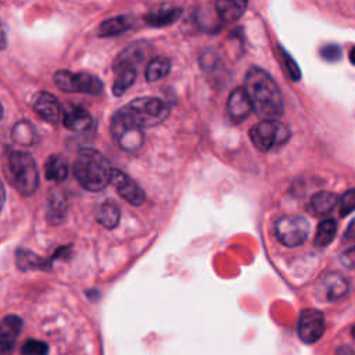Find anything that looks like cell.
<instances>
[{
	"instance_id": "obj_1",
	"label": "cell",
	"mask_w": 355,
	"mask_h": 355,
	"mask_svg": "<svg viewBox=\"0 0 355 355\" xmlns=\"http://www.w3.org/2000/svg\"><path fill=\"white\" fill-rule=\"evenodd\" d=\"M245 92L252 111L262 119H277L283 114V96L277 83L263 69L252 67L245 73Z\"/></svg>"
},
{
	"instance_id": "obj_2",
	"label": "cell",
	"mask_w": 355,
	"mask_h": 355,
	"mask_svg": "<svg viewBox=\"0 0 355 355\" xmlns=\"http://www.w3.org/2000/svg\"><path fill=\"white\" fill-rule=\"evenodd\" d=\"M111 171L107 158L94 148H82L73 162L75 178L90 191L103 190L110 183Z\"/></svg>"
},
{
	"instance_id": "obj_3",
	"label": "cell",
	"mask_w": 355,
	"mask_h": 355,
	"mask_svg": "<svg viewBox=\"0 0 355 355\" xmlns=\"http://www.w3.org/2000/svg\"><path fill=\"white\" fill-rule=\"evenodd\" d=\"M7 178L24 196H31L39 186V172L35 159L22 151H11L7 158Z\"/></svg>"
},
{
	"instance_id": "obj_4",
	"label": "cell",
	"mask_w": 355,
	"mask_h": 355,
	"mask_svg": "<svg viewBox=\"0 0 355 355\" xmlns=\"http://www.w3.org/2000/svg\"><path fill=\"white\" fill-rule=\"evenodd\" d=\"M121 111L141 129L164 122L171 111L166 101L157 97H139L121 108Z\"/></svg>"
},
{
	"instance_id": "obj_5",
	"label": "cell",
	"mask_w": 355,
	"mask_h": 355,
	"mask_svg": "<svg viewBox=\"0 0 355 355\" xmlns=\"http://www.w3.org/2000/svg\"><path fill=\"white\" fill-rule=\"evenodd\" d=\"M290 137V130L286 125L276 119H263L254 125L250 130V139L259 151H269L283 146Z\"/></svg>"
},
{
	"instance_id": "obj_6",
	"label": "cell",
	"mask_w": 355,
	"mask_h": 355,
	"mask_svg": "<svg viewBox=\"0 0 355 355\" xmlns=\"http://www.w3.org/2000/svg\"><path fill=\"white\" fill-rule=\"evenodd\" d=\"M111 135L115 143L128 153H136L144 141L143 129L132 122L121 110L111 119Z\"/></svg>"
},
{
	"instance_id": "obj_7",
	"label": "cell",
	"mask_w": 355,
	"mask_h": 355,
	"mask_svg": "<svg viewBox=\"0 0 355 355\" xmlns=\"http://www.w3.org/2000/svg\"><path fill=\"white\" fill-rule=\"evenodd\" d=\"M54 83L67 93H83L97 96L103 92V82L87 72H71L60 69L54 73Z\"/></svg>"
},
{
	"instance_id": "obj_8",
	"label": "cell",
	"mask_w": 355,
	"mask_h": 355,
	"mask_svg": "<svg viewBox=\"0 0 355 355\" xmlns=\"http://www.w3.org/2000/svg\"><path fill=\"white\" fill-rule=\"evenodd\" d=\"M309 232V223L302 216H282L275 226L276 237L286 247H298L305 243Z\"/></svg>"
},
{
	"instance_id": "obj_9",
	"label": "cell",
	"mask_w": 355,
	"mask_h": 355,
	"mask_svg": "<svg viewBox=\"0 0 355 355\" xmlns=\"http://www.w3.org/2000/svg\"><path fill=\"white\" fill-rule=\"evenodd\" d=\"M326 322L320 311L309 308L304 309L298 320V336L306 344L316 343L324 333Z\"/></svg>"
},
{
	"instance_id": "obj_10",
	"label": "cell",
	"mask_w": 355,
	"mask_h": 355,
	"mask_svg": "<svg viewBox=\"0 0 355 355\" xmlns=\"http://www.w3.org/2000/svg\"><path fill=\"white\" fill-rule=\"evenodd\" d=\"M110 183H112V186L119 193V196L129 204L139 207L146 201V194L143 189L122 171L112 169Z\"/></svg>"
},
{
	"instance_id": "obj_11",
	"label": "cell",
	"mask_w": 355,
	"mask_h": 355,
	"mask_svg": "<svg viewBox=\"0 0 355 355\" xmlns=\"http://www.w3.org/2000/svg\"><path fill=\"white\" fill-rule=\"evenodd\" d=\"M33 111L51 125H57L62 118V108L60 101L49 92H36L32 97Z\"/></svg>"
},
{
	"instance_id": "obj_12",
	"label": "cell",
	"mask_w": 355,
	"mask_h": 355,
	"mask_svg": "<svg viewBox=\"0 0 355 355\" xmlns=\"http://www.w3.org/2000/svg\"><path fill=\"white\" fill-rule=\"evenodd\" d=\"M252 111L250 97L244 87H236L226 103V116L233 123H240L248 118Z\"/></svg>"
},
{
	"instance_id": "obj_13",
	"label": "cell",
	"mask_w": 355,
	"mask_h": 355,
	"mask_svg": "<svg viewBox=\"0 0 355 355\" xmlns=\"http://www.w3.org/2000/svg\"><path fill=\"white\" fill-rule=\"evenodd\" d=\"M22 320L17 315H7L0 322V345L12 349L21 333Z\"/></svg>"
},
{
	"instance_id": "obj_14",
	"label": "cell",
	"mask_w": 355,
	"mask_h": 355,
	"mask_svg": "<svg viewBox=\"0 0 355 355\" xmlns=\"http://www.w3.org/2000/svg\"><path fill=\"white\" fill-rule=\"evenodd\" d=\"M64 126L72 132H86L90 129L93 119L83 107H73L62 116Z\"/></svg>"
},
{
	"instance_id": "obj_15",
	"label": "cell",
	"mask_w": 355,
	"mask_h": 355,
	"mask_svg": "<svg viewBox=\"0 0 355 355\" xmlns=\"http://www.w3.org/2000/svg\"><path fill=\"white\" fill-rule=\"evenodd\" d=\"M248 0H216V14L222 21L233 22L237 21L245 11Z\"/></svg>"
},
{
	"instance_id": "obj_16",
	"label": "cell",
	"mask_w": 355,
	"mask_h": 355,
	"mask_svg": "<svg viewBox=\"0 0 355 355\" xmlns=\"http://www.w3.org/2000/svg\"><path fill=\"white\" fill-rule=\"evenodd\" d=\"M182 15V8L179 7H161L153 11H148L144 15V21L150 26H166L178 21Z\"/></svg>"
},
{
	"instance_id": "obj_17",
	"label": "cell",
	"mask_w": 355,
	"mask_h": 355,
	"mask_svg": "<svg viewBox=\"0 0 355 355\" xmlns=\"http://www.w3.org/2000/svg\"><path fill=\"white\" fill-rule=\"evenodd\" d=\"M115 80L112 85V92L115 96H122L136 80V67L135 65H114Z\"/></svg>"
},
{
	"instance_id": "obj_18",
	"label": "cell",
	"mask_w": 355,
	"mask_h": 355,
	"mask_svg": "<svg viewBox=\"0 0 355 355\" xmlns=\"http://www.w3.org/2000/svg\"><path fill=\"white\" fill-rule=\"evenodd\" d=\"M17 266L22 272L35 270V269L47 270V269L51 268V261L44 259V258L39 257L37 254H33L29 250L19 248L17 251Z\"/></svg>"
},
{
	"instance_id": "obj_19",
	"label": "cell",
	"mask_w": 355,
	"mask_h": 355,
	"mask_svg": "<svg viewBox=\"0 0 355 355\" xmlns=\"http://www.w3.org/2000/svg\"><path fill=\"white\" fill-rule=\"evenodd\" d=\"M96 219L105 229H114L121 219L119 208L112 201H104L96 208Z\"/></svg>"
},
{
	"instance_id": "obj_20",
	"label": "cell",
	"mask_w": 355,
	"mask_h": 355,
	"mask_svg": "<svg viewBox=\"0 0 355 355\" xmlns=\"http://www.w3.org/2000/svg\"><path fill=\"white\" fill-rule=\"evenodd\" d=\"M133 25V18L129 15H118L110 19H105L98 26V35L100 36H115L119 33L126 32Z\"/></svg>"
},
{
	"instance_id": "obj_21",
	"label": "cell",
	"mask_w": 355,
	"mask_h": 355,
	"mask_svg": "<svg viewBox=\"0 0 355 355\" xmlns=\"http://www.w3.org/2000/svg\"><path fill=\"white\" fill-rule=\"evenodd\" d=\"M337 197L330 191H319L312 196L309 208L316 215H329L337 205Z\"/></svg>"
},
{
	"instance_id": "obj_22",
	"label": "cell",
	"mask_w": 355,
	"mask_h": 355,
	"mask_svg": "<svg viewBox=\"0 0 355 355\" xmlns=\"http://www.w3.org/2000/svg\"><path fill=\"white\" fill-rule=\"evenodd\" d=\"M11 136L12 140L21 146H33L37 139L36 129L28 119L17 122L11 130Z\"/></svg>"
},
{
	"instance_id": "obj_23",
	"label": "cell",
	"mask_w": 355,
	"mask_h": 355,
	"mask_svg": "<svg viewBox=\"0 0 355 355\" xmlns=\"http://www.w3.org/2000/svg\"><path fill=\"white\" fill-rule=\"evenodd\" d=\"M44 173L49 180L62 182L68 176V164L61 155H50L46 161Z\"/></svg>"
},
{
	"instance_id": "obj_24",
	"label": "cell",
	"mask_w": 355,
	"mask_h": 355,
	"mask_svg": "<svg viewBox=\"0 0 355 355\" xmlns=\"http://www.w3.org/2000/svg\"><path fill=\"white\" fill-rule=\"evenodd\" d=\"M337 233V222L331 218L323 219L316 230V236H315V245L316 247H327L336 237Z\"/></svg>"
},
{
	"instance_id": "obj_25",
	"label": "cell",
	"mask_w": 355,
	"mask_h": 355,
	"mask_svg": "<svg viewBox=\"0 0 355 355\" xmlns=\"http://www.w3.org/2000/svg\"><path fill=\"white\" fill-rule=\"evenodd\" d=\"M171 71V61L166 57H154L146 68V79L155 82L165 78Z\"/></svg>"
},
{
	"instance_id": "obj_26",
	"label": "cell",
	"mask_w": 355,
	"mask_h": 355,
	"mask_svg": "<svg viewBox=\"0 0 355 355\" xmlns=\"http://www.w3.org/2000/svg\"><path fill=\"white\" fill-rule=\"evenodd\" d=\"M348 280L337 273L329 275L326 277V291H327V298L331 301L340 300L348 293Z\"/></svg>"
},
{
	"instance_id": "obj_27",
	"label": "cell",
	"mask_w": 355,
	"mask_h": 355,
	"mask_svg": "<svg viewBox=\"0 0 355 355\" xmlns=\"http://www.w3.org/2000/svg\"><path fill=\"white\" fill-rule=\"evenodd\" d=\"M144 54H146V47L140 43H135V44L126 47L122 53H119L114 65L126 64V65H135L136 67V64H139L144 58Z\"/></svg>"
},
{
	"instance_id": "obj_28",
	"label": "cell",
	"mask_w": 355,
	"mask_h": 355,
	"mask_svg": "<svg viewBox=\"0 0 355 355\" xmlns=\"http://www.w3.org/2000/svg\"><path fill=\"white\" fill-rule=\"evenodd\" d=\"M65 215V202L61 197L53 196L47 205V219L51 223H58L64 219Z\"/></svg>"
},
{
	"instance_id": "obj_29",
	"label": "cell",
	"mask_w": 355,
	"mask_h": 355,
	"mask_svg": "<svg viewBox=\"0 0 355 355\" xmlns=\"http://www.w3.org/2000/svg\"><path fill=\"white\" fill-rule=\"evenodd\" d=\"M49 348L44 341L29 338L24 343L21 354L22 355H47Z\"/></svg>"
},
{
	"instance_id": "obj_30",
	"label": "cell",
	"mask_w": 355,
	"mask_h": 355,
	"mask_svg": "<svg viewBox=\"0 0 355 355\" xmlns=\"http://www.w3.org/2000/svg\"><path fill=\"white\" fill-rule=\"evenodd\" d=\"M279 50H280V54H282V60H283V62H284V65H286L287 73L290 75V79L298 80V79L301 78V71H300L297 62L294 61V58H293L284 49L280 47Z\"/></svg>"
},
{
	"instance_id": "obj_31",
	"label": "cell",
	"mask_w": 355,
	"mask_h": 355,
	"mask_svg": "<svg viewBox=\"0 0 355 355\" xmlns=\"http://www.w3.org/2000/svg\"><path fill=\"white\" fill-rule=\"evenodd\" d=\"M355 211V189H351L340 198V215L347 216Z\"/></svg>"
},
{
	"instance_id": "obj_32",
	"label": "cell",
	"mask_w": 355,
	"mask_h": 355,
	"mask_svg": "<svg viewBox=\"0 0 355 355\" xmlns=\"http://www.w3.org/2000/svg\"><path fill=\"white\" fill-rule=\"evenodd\" d=\"M320 55L330 62L338 61L341 58V49L337 44H326L320 49Z\"/></svg>"
},
{
	"instance_id": "obj_33",
	"label": "cell",
	"mask_w": 355,
	"mask_h": 355,
	"mask_svg": "<svg viewBox=\"0 0 355 355\" xmlns=\"http://www.w3.org/2000/svg\"><path fill=\"white\" fill-rule=\"evenodd\" d=\"M341 262L347 268H355V245L341 254Z\"/></svg>"
},
{
	"instance_id": "obj_34",
	"label": "cell",
	"mask_w": 355,
	"mask_h": 355,
	"mask_svg": "<svg viewBox=\"0 0 355 355\" xmlns=\"http://www.w3.org/2000/svg\"><path fill=\"white\" fill-rule=\"evenodd\" d=\"M344 239L345 240H355V218L348 225V227H347V230L344 233Z\"/></svg>"
},
{
	"instance_id": "obj_35",
	"label": "cell",
	"mask_w": 355,
	"mask_h": 355,
	"mask_svg": "<svg viewBox=\"0 0 355 355\" xmlns=\"http://www.w3.org/2000/svg\"><path fill=\"white\" fill-rule=\"evenodd\" d=\"M4 200H6V190H4V184H3L1 180H0V209L3 208Z\"/></svg>"
},
{
	"instance_id": "obj_36",
	"label": "cell",
	"mask_w": 355,
	"mask_h": 355,
	"mask_svg": "<svg viewBox=\"0 0 355 355\" xmlns=\"http://www.w3.org/2000/svg\"><path fill=\"white\" fill-rule=\"evenodd\" d=\"M12 349H8V348H4L0 345V355H11Z\"/></svg>"
},
{
	"instance_id": "obj_37",
	"label": "cell",
	"mask_w": 355,
	"mask_h": 355,
	"mask_svg": "<svg viewBox=\"0 0 355 355\" xmlns=\"http://www.w3.org/2000/svg\"><path fill=\"white\" fill-rule=\"evenodd\" d=\"M349 61L355 65V46L351 49V51H349Z\"/></svg>"
},
{
	"instance_id": "obj_38",
	"label": "cell",
	"mask_w": 355,
	"mask_h": 355,
	"mask_svg": "<svg viewBox=\"0 0 355 355\" xmlns=\"http://www.w3.org/2000/svg\"><path fill=\"white\" fill-rule=\"evenodd\" d=\"M1 116H3V105L0 103V119H1Z\"/></svg>"
},
{
	"instance_id": "obj_39",
	"label": "cell",
	"mask_w": 355,
	"mask_h": 355,
	"mask_svg": "<svg viewBox=\"0 0 355 355\" xmlns=\"http://www.w3.org/2000/svg\"><path fill=\"white\" fill-rule=\"evenodd\" d=\"M352 337H354V338H355V326H354V327H352Z\"/></svg>"
}]
</instances>
